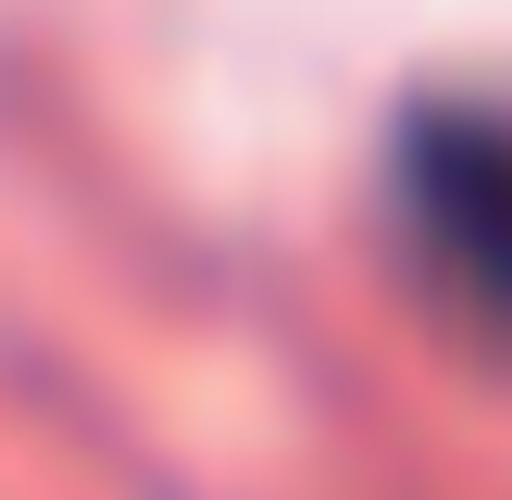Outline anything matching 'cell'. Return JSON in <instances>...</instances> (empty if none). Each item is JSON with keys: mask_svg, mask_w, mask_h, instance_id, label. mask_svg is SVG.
I'll return each instance as SVG.
<instances>
[{"mask_svg": "<svg viewBox=\"0 0 512 500\" xmlns=\"http://www.w3.org/2000/svg\"><path fill=\"white\" fill-rule=\"evenodd\" d=\"M388 225L450 313L512 338V100H413L388 138Z\"/></svg>", "mask_w": 512, "mask_h": 500, "instance_id": "6da1fadb", "label": "cell"}]
</instances>
